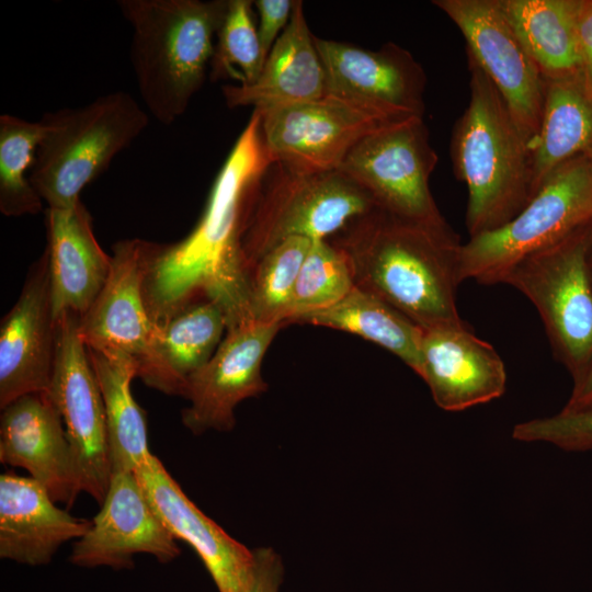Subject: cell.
Segmentation results:
<instances>
[{
  "instance_id": "11",
  "label": "cell",
  "mask_w": 592,
  "mask_h": 592,
  "mask_svg": "<svg viewBox=\"0 0 592 592\" xmlns=\"http://www.w3.org/2000/svg\"><path fill=\"white\" fill-rule=\"evenodd\" d=\"M79 321L72 312L56 319V354L47 394L61 417L82 491L101 504L112 477L106 412Z\"/></svg>"
},
{
  "instance_id": "10",
  "label": "cell",
  "mask_w": 592,
  "mask_h": 592,
  "mask_svg": "<svg viewBox=\"0 0 592 592\" xmlns=\"http://www.w3.org/2000/svg\"><path fill=\"white\" fill-rule=\"evenodd\" d=\"M253 111L260 115L273 162L303 173L335 171L366 136L414 118L373 111L328 93L309 102Z\"/></svg>"
},
{
  "instance_id": "2",
  "label": "cell",
  "mask_w": 592,
  "mask_h": 592,
  "mask_svg": "<svg viewBox=\"0 0 592 592\" xmlns=\"http://www.w3.org/2000/svg\"><path fill=\"white\" fill-rule=\"evenodd\" d=\"M349 260L355 286L423 330L462 327L456 292L458 236L378 207L352 220L332 241Z\"/></svg>"
},
{
  "instance_id": "25",
  "label": "cell",
  "mask_w": 592,
  "mask_h": 592,
  "mask_svg": "<svg viewBox=\"0 0 592 592\" xmlns=\"http://www.w3.org/2000/svg\"><path fill=\"white\" fill-rule=\"evenodd\" d=\"M545 80L580 73L578 13L581 0H496Z\"/></svg>"
},
{
  "instance_id": "8",
  "label": "cell",
  "mask_w": 592,
  "mask_h": 592,
  "mask_svg": "<svg viewBox=\"0 0 592 592\" xmlns=\"http://www.w3.org/2000/svg\"><path fill=\"white\" fill-rule=\"evenodd\" d=\"M592 223L504 271L508 284L536 307L556 358L577 380L592 356Z\"/></svg>"
},
{
  "instance_id": "24",
  "label": "cell",
  "mask_w": 592,
  "mask_h": 592,
  "mask_svg": "<svg viewBox=\"0 0 592 592\" xmlns=\"http://www.w3.org/2000/svg\"><path fill=\"white\" fill-rule=\"evenodd\" d=\"M225 329V310L212 299L193 303L155 322L152 361L141 380L163 394L182 396L187 378L216 352Z\"/></svg>"
},
{
  "instance_id": "18",
  "label": "cell",
  "mask_w": 592,
  "mask_h": 592,
  "mask_svg": "<svg viewBox=\"0 0 592 592\" xmlns=\"http://www.w3.org/2000/svg\"><path fill=\"white\" fill-rule=\"evenodd\" d=\"M0 462L25 469L67 508L82 491L61 417L47 391L23 395L1 408Z\"/></svg>"
},
{
  "instance_id": "35",
  "label": "cell",
  "mask_w": 592,
  "mask_h": 592,
  "mask_svg": "<svg viewBox=\"0 0 592 592\" xmlns=\"http://www.w3.org/2000/svg\"><path fill=\"white\" fill-rule=\"evenodd\" d=\"M254 565L247 592H280L284 566L280 555L271 547L253 549Z\"/></svg>"
},
{
  "instance_id": "7",
  "label": "cell",
  "mask_w": 592,
  "mask_h": 592,
  "mask_svg": "<svg viewBox=\"0 0 592 592\" xmlns=\"http://www.w3.org/2000/svg\"><path fill=\"white\" fill-rule=\"evenodd\" d=\"M272 171L263 180L241 240L246 277L284 240L327 239L377 207L364 190L338 170L303 173L274 163Z\"/></svg>"
},
{
  "instance_id": "3",
  "label": "cell",
  "mask_w": 592,
  "mask_h": 592,
  "mask_svg": "<svg viewBox=\"0 0 592 592\" xmlns=\"http://www.w3.org/2000/svg\"><path fill=\"white\" fill-rule=\"evenodd\" d=\"M228 0H121L130 62L146 111L170 125L202 88Z\"/></svg>"
},
{
  "instance_id": "33",
  "label": "cell",
  "mask_w": 592,
  "mask_h": 592,
  "mask_svg": "<svg viewBox=\"0 0 592 592\" xmlns=\"http://www.w3.org/2000/svg\"><path fill=\"white\" fill-rule=\"evenodd\" d=\"M512 437L521 442H544L568 452L592 449V405L516 424Z\"/></svg>"
},
{
  "instance_id": "38",
  "label": "cell",
  "mask_w": 592,
  "mask_h": 592,
  "mask_svg": "<svg viewBox=\"0 0 592 592\" xmlns=\"http://www.w3.org/2000/svg\"><path fill=\"white\" fill-rule=\"evenodd\" d=\"M588 262H589V267H590V272L592 276V231H591V239H590L589 251H588Z\"/></svg>"
},
{
  "instance_id": "15",
  "label": "cell",
  "mask_w": 592,
  "mask_h": 592,
  "mask_svg": "<svg viewBox=\"0 0 592 592\" xmlns=\"http://www.w3.org/2000/svg\"><path fill=\"white\" fill-rule=\"evenodd\" d=\"M327 93L380 113L422 117L426 77L410 52L395 43L371 50L315 36Z\"/></svg>"
},
{
  "instance_id": "37",
  "label": "cell",
  "mask_w": 592,
  "mask_h": 592,
  "mask_svg": "<svg viewBox=\"0 0 592 592\" xmlns=\"http://www.w3.org/2000/svg\"><path fill=\"white\" fill-rule=\"evenodd\" d=\"M592 405V356L580 377L573 382L571 396L563 407L577 410Z\"/></svg>"
},
{
  "instance_id": "6",
  "label": "cell",
  "mask_w": 592,
  "mask_h": 592,
  "mask_svg": "<svg viewBox=\"0 0 592 592\" xmlns=\"http://www.w3.org/2000/svg\"><path fill=\"white\" fill-rule=\"evenodd\" d=\"M592 223V166L585 155L556 168L525 207L503 226L459 249L460 283L497 284L522 259L549 248Z\"/></svg>"
},
{
  "instance_id": "22",
  "label": "cell",
  "mask_w": 592,
  "mask_h": 592,
  "mask_svg": "<svg viewBox=\"0 0 592 592\" xmlns=\"http://www.w3.org/2000/svg\"><path fill=\"white\" fill-rule=\"evenodd\" d=\"M91 521L57 506L31 477L0 476V557L29 566L52 561L65 543L77 540Z\"/></svg>"
},
{
  "instance_id": "39",
  "label": "cell",
  "mask_w": 592,
  "mask_h": 592,
  "mask_svg": "<svg viewBox=\"0 0 592 592\" xmlns=\"http://www.w3.org/2000/svg\"><path fill=\"white\" fill-rule=\"evenodd\" d=\"M585 156L588 157L591 166H592V148L585 153Z\"/></svg>"
},
{
  "instance_id": "30",
  "label": "cell",
  "mask_w": 592,
  "mask_h": 592,
  "mask_svg": "<svg viewBox=\"0 0 592 592\" xmlns=\"http://www.w3.org/2000/svg\"><path fill=\"white\" fill-rule=\"evenodd\" d=\"M42 136L41 121L0 116V210L4 216L35 215L42 210L43 200L30 181Z\"/></svg>"
},
{
  "instance_id": "26",
  "label": "cell",
  "mask_w": 592,
  "mask_h": 592,
  "mask_svg": "<svg viewBox=\"0 0 592 592\" xmlns=\"http://www.w3.org/2000/svg\"><path fill=\"white\" fill-rule=\"evenodd\" d=\"M591 148L592 95L581 75L545 80L540 127L531 149L534 194L556 168Z\"/></svg>"
},
{
  "instance_id": "5",
  "label": "cell",
  "mask_w": 592,
  "mask_h": 592,
  "mask_svg": "<svg viewBox=\"0 0 592 592\" xmlns=\"http://www.w3.org/2000/svg\"><path fill=\"white\" fill-rule=\"evenodd\" d=\"M30 181L47 208H69L148 126L132 94L114 91L92 102L45 113Z\"/></svg>"
},
{
  "instance_id": "9",
  "label": "cell",
  "mask_w": 592,
  "mask_h": 592,
  "mask_svg": "<svg viewBox=\"0 0 592 592\" xmlns=\"http://www.w3.org/2000/svg\"><path fill=\"white\" fill-rule=\"evenodd\" d=\"M437 155L422 117L375 132L348 153L338 171L364 190L375 205L398 217L448 226L430 190Z\"/></svg>"
},
{
  "instance_id": "16",
  "label": "cell",
  "mask_w": 592,
  "mask_h": 592,
  "mask_svg": "<svg viewBox=\"0 0 592 592\" xmlns=\"http://www.w3.org/2000/svg\"><path fill=\"white\" fill-rule=\"evenodd\" d=\"M88 532L75 540L69 560L83 568L132 569L134 556L148 554L167 563L181 554L149 502L135 473L112 474Z\"/></svg>"
},
{
  "instance_id": "32",
  "label": "cell",
  "mask_w": 592,
  "mask_h": 592,
  "mask_svg": "<svg viewBox=\"0 0 592 592\" xmlns=\"http://www.w3.org/2000/svg\"><path fill=\"white\" fill-rule=\"evenodd\" d=\"M252 7L250 0H228L210 60L212 81L249 86L259 77L264 59Z\"/></svg>"
},
{
  "instance_id": "13",
  "label": "cell",
  "mask_w": 592,
  "mask_h": 592,
  "mask_svg": "<svg viewBox=\"0 0 592 592\" xmlns=\"http://www.w3.org/2000/svg\"><path fill=\"white\" fill-rule=\"evenodd\" d=\"M284 326L244 318L227 327L214 355L184 385L182 397L190 406L182 410L181 419L189 431L198 435L209 430L234 429L237 405L267 389L261 373L262 361Z\"/></svg>"
},
{
  "instance_id": "23",
  "label": "cell",
  "mask_w": 592,
  "mask_h": 592,
  "mask_svg": "<svg viewBox=\"0 0 592 592\" xmlns=\"http://www.w3.org/2000/svg\"><path fill=\"white\" fill-rule=\"evenodd\" d=\"M314 37L304 3L295 0L291 20L269 53L257 80L249 86L223 87L226 104L264 111L325 96L327 75Z\"/></svg>"
},
{
  "instance_id": "12",
  "label": "cell",
  "mask_w": 592,
  "mask_h": 592,
  "mask_svg": "<svg viewBox=\"0 0 592 592\" xmlns=\"http://www.w3.org/2000/svg\"><path fill=\"white\" fill-rule=\"evenodd\" d=\"M433 3L458 27L466 41L467 57L497 88L532 149L540 127L545 79L496 0Z\"/></svg>"
},
{
  "instance_id": "34",
  "label": "cell",
  "mask_w": 592,
  "mask_h": 592,
  "mask_svg": "<svg viewBox=\"0 0 592 592\" xmlns=\"http://www.w3.org/2000/svg\"><path fill=\"white\" fill-rule=\"evenodd\" d=\"M295 1L292 0H257L253 7L259 15L258 34L265 59L275 42L287 26Z\"/></svg>"
},
{
  "instance_id": "4",
  "label": "cell",
  "mask_w": 592,
  "mask_h": 592,
  "mask_svg": "<svg viewBox=\"0 0 592 592\" xmlns=\"http://www.w3.org/2000/svg\"><path fill=\"white\" fill-rule=\"evenodd\" d=\"M469 102L455 124L454 173L468 191L469 237L497 229L533 197L532 150L503 98L468 58Z\"/></svg>"
},
{
  "instance_id": "27",
  "label": "cell",
  "mask_w": 592,
  "mask_h": 592,
  "mask_svg": "<svg viewBox=\"0 0 592 592\" xmlns=\"http://www.w3.org/2000/svg\"><path fill=\"white\" fill-rule=\"evenodd\" d=\"M87 350L105 406L112 474L135 473L151 454L146 414L130 390L137 365L124 354Z\"/></svg>"
},
{
  "instance_id": "31",
  "label": "cell",
  "mask_w": 592,
  "mask_h": 592,
  "mask_svg": "<svg viewBox=\"0 0 592 592\" xmlns=\"http://www.w3.org/2000/svg\"><path fill=\"white\" fill-rule=\"evenodd\" d=\"M354 286L353 273L343 251L327 239L312 240L294 286L287 323L337 304Z\"/></svg>"
},
{
  "instance_id": "19",
  "label": "cell",
  "mask_w": 592,
  "mask_h": 592,
  "mask_svg": "<svg viewBox=\"0 0 592 592\" xmlns=\"http://www.w3.org/2000/svg\"><path fill=\"white\" fill-rule=\"evenodd\" d=\"M135 475L169 532L194 549L218 591L247 592L254 565L253 550L205 515L153 454Z\"/></svg>"
},
{
  "instance_id": "36",
  "label": "cell",
  "mask_w": 592,
  "mask_h": 592,
  "mask_svg": "<svg viewBox=\"0 0 592 592\" xmlns=\"http://www.w3.org/2000/svg\"><path fill=\"white\" fill-rule=\"evenodd\" d=\"M577 31L580 73L585 90L592 95V0H581Z\"/></svg>"
},
{
  "instance_id": "21",
  "label": "cell",
  "mask_w": 592,
  "mask_h": 592,
  "mask_svg": "<svg viewBox=\"0 0 592 592\" xmlns=\"http://www.w3.org/2000/svg\"><path fill=\"white\" fill-rule=\"evenodd\" d=\"M45 215L54 317L72 312L81 318L107 280L111 255L99 244L81 201L69 208H46Z\"/></svg>"
},
{
  "instance_id": "28",
  "label": "cell",
  "mask_w": 592,
  "mask_h": 592,
  "mask_svg": "<svg viewBox=\"0 0 592 592\" xmlns=\"http://www.w3.org/2000/svg\"><path fill=\"white\" fill-rule=\"evenodd\" d=\"M294 322L332 328L386 349L415 373L423 329L374 294L357 286L337 304Z\"/></svg>"
},
{
  "instance_id": "14",
  "label": "cell",
  "mask_w": 592,
  "mask_h": 592,
  "mask_svg": "<svg viewBox=\"0 0 592 592\" xmlns=\"http://www.w3.org/2000/svg\"><path fill=\"white\" fill-rule=\"evenodd\" d=\"M156 246L141 239L116 242L107 280L79 321L87 349L128 356L140 379L152 361L155 322L146 306L144 284Z\"/></svg>"
},
{
  "instance_id": "17",
  "label": "cell",
  "mask_w": 592,
  "mask_h": 592,
  "mask_svg": "<svg viewBox=\"0 0 592 592\" xmlns=\"http://www.w3.org/2000/svg\"><path fill=\"white\" fill-rule=\"evenodd\" d=\"M57 342L48 258L31 266L21 294L0 326V408L50 385Z\"/></svg>"
},
{
  "instance_id": "1",
  "label": "cell",
  "mask_w": 592,
  "mask_h": 592,
  "mask_svg": "<svg viewBox=\"0 0 592 592\" xmlns=\"http://www.w3.org/2000/svg\"><path fill=\"white\" fill-rule=\"evenodd\" d=\"M274 164L253 111L219 170L200 223L183 240L157 243L144 284L153 322L203 299L217 301L227 321L244 314L247 277L241 240L263 180Z\"/></svg>"
},
{
  "instance_id": "29",
  "label": "cell",
  "mask_w": 592,
  "mask_h": 592,
  "mask_svg": "<svg viewBox=\"0 0 592 592\" xmlns=\"http://www.w3.org/2000/svg\"><path fill=\"white\" fill-rule=\"evenodd\" d=\"M311 241L291 237L252 266L247 277L244 318L287 325L294 286Z\"/></svg>"
},
{
  "instance_id": "20",
  "label": "cell",
  "mask_w": 592,
  "mask_h": 592,
  "mask_svg": "<svg viewBox=\"0 0 592 592\" xmlns=\"http://www.w3.org/2000/svg\"><path fill=\"white\" fill-rule=\"evenodd\" d=\"M417 374L430 388L436 406L445 411L490 402L506 387L502 358L466 325L423 330Z\"/></svg>"
}]
</instances>
